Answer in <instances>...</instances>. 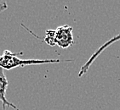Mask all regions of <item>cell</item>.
<instances>
[{
	"label": "cell",
	"mask_w": 120,
	"mask_h": 110,
	"mask_svg": "<svg viewBox=\"0 0 120 110\" xmlns=\"http://www.w3.org/2000/svg\"><path fill=\"white\" fill-rule=\"evenodd\" d=\"M8 85H9V81H8L7 77L4 72V69L2 68H0V102L3 104V110H5L6 106L14 108L15 110H21L19 109L15 104L8 101V99L6 98V92H7Z\"/></svg>",
	"instance_id": "4"
},
{
	"label": "cell",
	"mask_w": 120,
	"mask_h": 110,
	"mask_svg": "<svg viewBox=\"0 0 120 110\" xmlns=\"http://www.w3.org/2000/svg\"><path fill=\"white\" fill-rule=\"evenodd\" d=\"M73 28L68 25L58 26L55 30L45 31L44 41L49 46H58L60 48H67L74 44Z\"/></svg>",
	"instance_id": "2"
},
{
	"label": "cell",
	"mask_w": 120,
	"mask_h": 110,
	"mask_svg": "<svg viewBox=\"0 0 120 110\" xmlns=\"http://www.w3.org/2000/svg\"><path fill=\"white\" fill-rule=\"evenodd\" d=\"M72 59L60 60L58 58L52 59H21L17 57L16 53H11L9 50H4L3 55L0 57V68L3 69H13L18 67L30 66L37 64H59L61 62H72Z\"/></svg>",
	"instance_id": "1"
},
{
	"label": "cell",
	"mask_w": 120,
	"mask_h": 110,
	"mask_svg": "<svg viewBox=\"0 0 120 110\" xmlns=\"http://www.w3.org/2000/svg\"><path fill=\"white\" fill-rule=\"evenodd\" d=\"M120 41V34L117 35V36L113 37L112 38H111L110 40H108V41H106V42H105L102 46L100 47V48L95 51V53H93V54L91 55L90 58L86 61L85 64L81 67V69H80V70H79V77L83 76L84 74H86L87 72H88V70L90 69V66L92 65L93 63L95 62V60L97 58V57H98V56H99V55L101 54V53L106 48H108V47L111 46L112 43H114V42H116V41Z\"/></svg>",
	"instance_id": "3"
}]
</instances>
